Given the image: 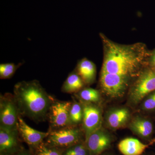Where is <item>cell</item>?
I'll list each match as a JSON object with an SVG mask.
<instances>
[{"label": "cell", "mask_w": 155, "mask_h": 155, "mask_svg": "<svg viewBox=\"0 0 155 155\" xmlns=\"http://www.w3.org/2000/svg\"><path fill=\"white\" fill-rule=\"evenodd\" d=\"M104 49L101 72L131 78L137 77L148 66L150 51L142 43L122 45L100 34Z\"/></svg>", "instance_id": "obj_1"}, {"label": "cell", "mask_w": 155, "mask_h": 155, "mask_svg": "<svg viewBox=\"0 0 155 155\" xmlns=\"http://www.w3.org/2000/svg\"><path fill=\"white\" fill-rule=\"evenodd\" d=\"M14 91L19 114L40 121L49 113L54 99L38 81L18 82L14 86Z\"/></svg>", "instance_id": "obj_2"}, {"label": "cell", "mask_w": 155, "mask_h": 155, "mask_svg": "<svg viewBox=\"0 0 155 155\" xmlns=\"http://www.w3.org/2000/svg\"><path fill=\"white\" fill-rule=\"evenodd\" d=\"M155 91V69L147 66L142 70L131 85L129 101L133 104H137Z\"/></svg>", "instance_id": "obj_3"}, {"label": "cell", "mask_w": 155, "mask_h": 155, "mask_svg": "<svg viewBox=\"0 0 155 155\" xmlns=\"http://www.w3.org/2000/svg\"><path fill=\"white\" fill-rule=\"evenodd\" d=\"M130 79L118 74L101 72L100 86L103 91L108 96L120 97L125 94L129 85Z\"/></svg>", "instance_id": "obj_4"}, {"label": "cell", "mask_w": 155, "mask_h": 155, "mask_svg": "<svg viewBox=\"0 0 155 155\" xmlns=\"http://www.w3.org/2000/svg\"><path fill=\"white\" fill-rule=\"evenodd\" d=\"M82 134L80 129L73 127L60 128L49 132L47 144L56 147H69L80 142Z\"/></svg>", "instance_id": "obj_5"}, {"label": "cell", "mask_w": 155, "mask_h": 155, "mask_svg": "<svg viewBox=\"0 0 155 155\" xmlns=\"http://www.w3.org/2000/svg\"><path fill=\"white\" fill-rule=\"evenodd\" d=\"M19 111L14 96L10 94L1 96L0 101L1 127L17 129Z\"/></svg>", "instance_id": "obj_6"}, {"label": "cell", "mask_w": 155, "mask_h": 155, "mask_svg": "<svg viewBox=\"0 0 155 155\" xmlns=\"http://www.w3.org/2000/svg\"><path fill=\"white\" fill-rule=\"evenodd\" d=\"M83 126L85 139L101 127V113L98 107L91 103L82 102Z\"/></svg>", "instance_id": "obj_7"}, {"label": "cell", "mask_w": 155, "mask_h": 155, "mask_svg": "<svg viewBox=\"0 0 155 155\" xmlns=\"http://www.w3.org/2000/svg\"><path fill=\"white\" fill-rule=\"evenodd\" d=\"M72 102L53 101L49 111L50 121L54 128L67 127L69 123V110Z\"/></svg>", "instance_id": "obj_8"}, {"label": "cell", "mask_w": 155, "mask_h": 155, "mask_svg": "<svg viewBox=\"0 0 155 155\" xmlns=\"http://www.w3.org/2000/svg\"><path fill=\"white\" fill-rule=\"evenodd\" d=\"M113 138L101 127L85 139V143L90 155H100L111 147Z\"/></svg>", "instance_id": "obj_9"}, {"label": "cell", "mask_w": 155, "mask_h": 155, "mask_svg": "<svg viewBox=\"0 0 155 155\" xmlns=\"http://www.w3.org/2000/svg\"><path fill=\"white\" fill-rule=\"evenodd\" d=\"M18 132L22 138L28 145L37 147L47 138L49 132H43L35 130L28 126L24 120L19 116L17 124Z\"/></svg>", "instance_id": "obj_10"}, {"label": "cell", "mask_w": 155, "mask_h": 155, "mask_svg": "<svg viewBox=\"0 0 155 155\" xmlns=\"http://www.w3.org/2000/svg\"><path fill=\"white\" fill-rule=\"evenodd\" d=\"M17 129H8L0 127L1 155H11L17 151L18 147Z\"/></svg>", "instance_id": "obj_11"}, {"label": "cell", "mask_w": 155, "mask_h": 155, "mask_svg": "<svg viewBox=\"0 0 155 155\" xmlns=\"http://www.w3.org/2000/svg\"><path fill=\"white\" fill-rule=\"evenodd\" d=\"M130 130L143 139L152 141L154 126L151 120L142 117H136L132 119L129 124Z\"/></svg>", "instance_id": "obj_12"}, {"label": "cell", "mask_w": 155, "mask_h": 155, "mask_svg": "<svg viewBox=\"0 0 155 155\" xmlns=\"http://www.w3.org/2000/svg\"><path fill=\"white\" fill-rule=\"evenodd\" d=\"M154 143L155 139L145 144L137 139L128 137L121 140L118 147L123 155H141L147 148Z\"/></svg>", "instance_id": "obj_13"}, {"label": "cell", "mask_w": 155, "mask_h": 155, "mask_svg": "<svg viewBox=\"0 0 155 155\" xmlns=\"http://www.w3.org/2000/svg\"><path fill=\"white\" fill-rule=\"evenodd\" d=\"M75 71L79 75L85 84L93 83L96 75V68L92 61L83 58L78 63Z\"/></svg>", "instance_id": "obj_14"}, {"label": "cell", "mask_w": 155, "mask_h": 155, "mask_svg": "<svg viewBox=\"0 0 155 155\" xmlns=\"http://www.w3.org/2000/svg\"><path fill=\"white\" fill-rule=\"evenodd\" d=\"M130 118L129 111L125 108H118L112 110L107 116V124L112 129H118L123 127Z\"/></svg>", "instance_id": "obj_15"}, {"label": "cell", "mask_w": 155, "mask_h": 155, "mask_svg": "<svg viewBox=\"0 0 155 155\" xmlns=\"http://www.w3.org/2000/svg\"><path fill=\"white\" fill-rule=\"evenodd\" d=\"M85 84L76 71L71 72L68 75L62 87V91L66 93L77 92L81 90Z\"/></svg>", "instance_id": "obj_16"}, {"label": "cell", "mask_w": 155, "mask_h": 155, "mask_svg": "<svg viewBox=\"0 0 155 155\" xmlns=\"http://www.w3.org/2000/svg\"><path fill=\"white\" fill-rule=\"evenodd\" d=\"M83 108L80 103L74 101L72 103L69 110V123L70 125L78 124L83 119Z\"/></svg>", "instance_id": "obj_17"}, {"label": "cell", "mask_w": 155, "mask_h": 155, "mask_svg": "<svg viewBox=\"0 0 155 155\" xmlns=\"http://www.w3.org/2000/svg\"><path fill=\"white\" fill-rule=\"evenodd\" d=\"M78 96L84 102L89 103L98 102L101 98L98 91L92 88L82 89L78 91Z\"/></svg>", "instance_id": "obj_18"}, {"label": "cell", "mask_w": 155, "mask_h": 155, "mask_svg": "<svg viewBox=\"0 0 155 155\" xmlns=\"http://www.w3.org/2000/svg\"><path fill=\"white\" fill-rule=\"evenodd\" d=\"M23 63H19L18 64L14 63H6L0 65V78L5 79L11 78L15 74L17 69L22 66Z\"/></svg>", "instance_id": "obj_19"}, {"label": "cell", "mask_w": 155, "mask_h": 155, "mask_svg": "<svg viewBox=\"0 0 155 155\" xmlns=\"http://www.w3.org/2000/svg\"><path fill=\"white\" fill-rule=\"evenodd\" d=\"M63 155H90L85 143L80 142L67 148Z\"/></svg>", "instance_id": "obj_20"}, {"label": "cell", "mask_w": 155, "mask_h": 155, "mask_svg": "<svg viewBox=\"0 0 155 155\" xmlns=\"http://www.w3.org/2000/svg\"><path fill=\"white\" fill-rule=\"evenodd\" d=\"M36 149V155H63L64 152L60 148L50 146L43 143Z\"/></svg>", "instance_id": "obj_21"}, {"label": "cell", "mask_w": 155, "mask_h": 155, "mask_svg": "<svg viewBox=\"0 0 155 155\" xmlns=\"http://www.w3.org/2000/svg\"><path fill=\"white\" fill-rule=\"evenodd\" d=\"M142 101L141 108L143 111L149 112L155 111V91L148 95Z\"/></svg>", "instance_id": "obj_22"}, {"label": "cell", "mask_w": 155, "mask_h": 155, "mask_svg": "<svg viewBox=\"0 0 155 155\" xmlns=\"http://www.w3.org/2000/svg\"><path fill=\"white\" fill-rule=\"evenodd\" d=\"M148 66L155 69V49L151 51L149 58Z\"/></svg>", "instance_id": "obj_23"}, {"label": "cell", "mask_w": 155, "mask_h": 155, "mask_svg": "<svg viewBox=\"0 0 155 155\" xmlns=\"http://www.w3.org/2000/svg\"><path fill=\"white\" fill-rule=\"evenodd\" d=\"M15 155H30L28 153L26 152H21Z\"/></svg>", "instance_id": "obj_24"}, {"label": "cell", "mask_w": 155, "mask_h": 155, "mask_svg": "<svg viewBox=\"0 0 155 155\" xmlns=\"http://www.w3.org/2000/svg\"></svg>", "instance_id": "obj_25"}]
</instances>
